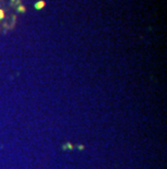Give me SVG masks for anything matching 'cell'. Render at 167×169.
<instances>
[{
  "instance_id": "7a4b0ae2",
  "label": "cell",
  "mask_w": 167,
  "mask_h": 169,
  "mask_svg": "<svg viewBox=\"0 0 167 169\" xmlns=\"http://www.w3.org/2000/svg\"><path fill=\"white\" fill-rule=\"evenodd\" d=\"M77 148H78V150H85V145H82V144H78V145H77Z\"/></svg>"
},
{
  "instance_id": "6da1fadb",
  "label": "cell",
  "mask_w": 167,
  "mask_h": 169,
  "mask_svg": "<svg viewBox=\"0 0 167 169\" xmlns=\"http://www.w3.org/2000/svg\"><path fill=\"white\" fill-rule=\"evenodd\" d=\"M73 148H74V146H73V144L69 142H66L64 143L63 146H62V150H64V152H72L73 150Z\"/></svg>"
}]
</instances>
